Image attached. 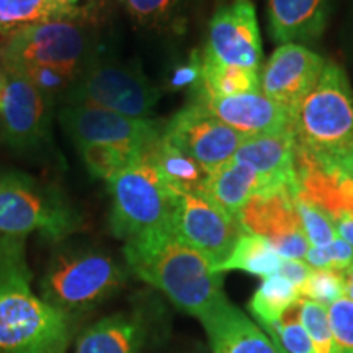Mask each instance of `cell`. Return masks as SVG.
Masks as SVG:
<instances>
[{"instance_id":"6da1fadb","label":"cell","mask_w":353,"mask_h":353,"mask_svg":"<svg viewBox=\"0 0 353 353\" xmlns=\"http://www.w3.org/2000/svg\"><path fill=\"white\" fill-rule=\"evenodd\" d=\"M25 237L0 236V353H68L74 321L34 293Z\"/></svg>"},{"instance_id":"7a4b0ae2","label":"cell","mask_w":353,"mask_h":353,"mask_svg":"<svg viewBox=\"0 0 353 353\" xmlns=\"http://www.w3.org/2000/svg\"><path fill=\"white\" fill-rule=\"evenodd\" d=\"M123 255L128 270L196 319L224 296L223 273L172 229L125 242Z\"/></svg>"},{"instance_id":"3957f363","label":"cell","mask_w":353,"mask_h":353,"mask_svg":"<svg viewBox=\"0 0 353 353\" xmlns=\"http://www.w3.org/2000/svg\"><path fill=\"white\" fill-rule=\"evenodd\" d=\"M128 280L112 255L95 247H70L57 252L41 278V298L72 321L99 307Z\"/></svg>"},{"instance_id":"277c9868","label":"cell","mask_w":353,"mask_h":353,"mask_svg":"<svg viewBox=\"0 0 353 353\" xmlns=\"http://www.w3.org/2000/svg\"><path fill=\"white\" fill-rule=\"evenodd\" d=\"M107 183L112 196L110 228L114 237L128 242L172 229L176 195L159 170L152 149Z\"/></svg>"},{"instance_id":"5b68a950","label":"cell","mask_w":353,"mask_h":353,"mask_svg":"<svg viewBox=\"0 0 353 353\" xmlns=\"http://www.w3.org/2000/svg\"><path fill=\"white\" fill-rule=\"evenodd\" d=\"M95 57H99V33L81 12L26 26L0 44L3 69L52 65L79 76Z\"/></svg>"},{"instance_id":"8992f818","label":"cell","mask_w":353,"mask_h":353,"mask_svg":"<svg viewBox=\"0 0 353 353\" xmlns=\"http://www.w3.org/2000/svg\"><path fill=\"white\" fill-rule=\"evenodd\" d=\"M82 218L61 190L21 172H0V236L38 232L59 242L81 228Z\"/></svg>"},{"instance_id":"52a82bcc","label":"cell","mask_w":353,"mask_h":353,"mask_svg":"<svg viewBox=\"0 0 353 353\" xmlns=\"http://www.w3.org/2000/svg\"><path fill=\"white\" fill-rule=\"evenodd\" d=\"M294 141L321 157L339 161L353 149V94L342 68L327 63L314 90L294 117Z\"/></svg>"},{"instance_id":"ba28073f","label":"cell","mask_w":353,"mask_h":353,"mask_svg":"<svg viewBox=\"0 0 353 353\" xmlns=\"http://www.w3.org/2000/svg\"><path fill=\"white\" fill-rule=\"evenodd\" d=\"M161 92L136 65L95 57L79 74L64 101L110 110L130 118H148Z\"/></svg>"},{"instance_id":"9c48e42d","label":"cell","mask_w":353,"mask_h":353,"mask_svg":"<svg viewBox=\"0 0 353 353\" xmlns=\"http://www.w3.org/2000/svg\"><path fill=\"white\" fill-rule=\"evenodd\" d=\"M172 231L179 239L201 252L214 270L226 262L244 234L239 221L201 192H176Z\"/></svg>"},{"instance_id":"30bf717a","label":"cell","mask_w":353,"mask_h":353,"mask_svg":"<svg viewBox=\"0 0 353 353\" xmlns=\"http://www.w3.org/2000/svg\"><path fill=\"white\" fill-rule=\"evenodd\" d=\"M0 100V139L13 151H37L50 139L51 101L23 72L3 69Z\"/></svg>"},{"instance_id":"8fae6325","label":"cell","mask_w":353,"mask_h":353,"mask_svg":"<svg viewBox=\"0 0 353 353\" xmlns=\"http://www.w3.org/2000/svg\"><path fill=\"white\" fill-rule=\"evenodd\" d=\"M59 123L68 136L79 144H113L138 151H151L165 125L149 118H130L110 110L68 105L59 113Z\"/></svg>"},{"instance_id":"7c38bea8","label":"cell","mask_w":353,"mask_h":353,"mask_svg":"<svg viewBox=\"0 0 353 353\" xmlns=\"http://www.w3.org/2000/svg\"><path fill=\"white\" fill-rule=\"evenodd\" d=\"M164 138L210 174L231 161L245 136L216 118L205 105L192 101L170 118Z\"/></svg>"},{"instance_id":"4fadbf2b","label":"cell","mask_w":353,"mask_h":353,"mask_svg":"<svg viewBox=\"0 0 353 353\" xmlns=\"http://www.w3.org/2000/svg\"><path fill=\"white\" fill-rule=\"evenodd\" d=\"M324 57L296 43L281 44L262 69V94L296 117L325 68Z\"/></svg>"},{"instance_id":"5bb4252c","label":"cell","mask_w":353,"mask_h":353,"mask_svg":"<svg viewBox=\"0 0 353 353\" xmlns=\"http://www.w3.org/2000/svg\"><path fill=\"white\" fill-rule=\"evenodd\" d=\"M298 198L325 211L332 221L353 214V176L332 159L321 157L294 141Z\"/></svg>"},{"instance_id":"9a60e30c","label":"cell","mask_w":353,"mask_h":353,"mask_svg":"<svg viewBox=\"0 0 353 353\" xmlns=\"http://www.w3.org/2000/svg\"><path fill=\"white\" fill-rule=\"evenodd\" d=\"M205 52L219 63L260 69L262 41L252 0H234L216 12Z\"/></svg>"},{"instance_id":"2e32d148","label":"cell","mask_w":353,"mask_h":353,"mask_svg":"<svg viewBox=\"0 0 353 353\" xmlns=\"http://www.w3.org/2000/svg\"><path fill=\"white\" fill-rule=\"evenodd\" d=\"M296 196L294 185H272L259 190L237 214L242 231L263 237L270 245L293 234L304 232L296 210Z\"/></svg>"},{"instance_id":"e0dca14e","label":"cell","mask_w":353,"mask_h":353,"mask_svg":"<svg viewBox=\"0 0 353 353\" xmlns=\"http://www.w3.org/2000/svg\"><path fill=\"white\" fill-rule=\"evenodd\" d=\"M213 353H276L270 335L234 306L226 294L200 319Z\"/></svg>"},{"instance_id":"ac0fdd59","label":"cell","mask_w":353,"mask_h":353,"mask_svg":"<svg viewBox=\"0 0 353 353\" xmlns=\"http://www.w3.org/2000/svg\"><path fill=\"white\" fill-rule=\"evenodd\" d=\"M193 101L205 105L216 118L245 138L294 130V118L262 92Z\"/></svg>"},{"instance_id":"d6986e66","label":"cell","mask_w":353,"mask_h":353,"mask_svg":"<svg viewBox=\"0 0 353 353\" xmlns=\"http://www.w3.org/2000/svg\"><path fill=\"white\" fill-rule=\"evenodd\" d=\"M232 161L249 167L272 185H294V130L250 136L242 141Z\"/></svg>"},{"instance_id":"ffe728a7","label":"cell","mask_w":353,"mask_h":353,"mask_svg":"<svg viewBox=\"0 0 353 353\" xmlns=\"http://www.w3.org/2000/svg\"><path fill=\"white\" fill-rule=\"evenodd\" d=\"M329 0H268V26L281 44L312 41L325 28Z\"/></svg>"},{"instance_id":"44dd1931","label":"cell","mask_w":353,"mask_h":353,"mask_svg":"<svg viewBox=\"0 0 353 353\" xmlns=\"http://www.w3.org/2000/svg\"><path fill=\"white\" fill-rule=\"evenodd\" d=\"M144 325L138 316L117 312L95 321L74 342V353H143Z\"/></svg>"},{"instance_id":"7402d4cb","label":"cell","mask_w":353,"mask_h":353,"mask_svg":"<svg viewBox=\"0 0 353 353\" xmlns=\"http://www.w3.org/2000/svg\"><path fill=\"white\" fill-rule=\"evenodd\" d=\"M265 187H272L267 179L236 161H228L211 170L203 183L201 193L237 219L247 200Z\"/></svg>"},{"instance_id":"603a6c76","label":"cell","mask_w":353,"mask_h":353,"mask_svg":"<svg viewBox=\"0 0 353 353\" xmlns=\"http://www.w3.org/2000/svg\"><path fill=\"white\" fill-rule=\"evenodd\" d=\"M201 59L203 74L200 85L195 88V100L223 99V97L260 92L257 69H245L219 63L206 52H203Z\"/></svg>"},{"instance_id":"cb8c5ba5","label":"cell","mask_w":353,"mask_h":353,"mask_svg":"<svg viewBox=\"0 0 353 353\" xmlns=\"http://www.w3.org/2000/svg\"><path fill=\"white\" fill-rule=\"evenodd\" d=\"M299 290L280 273L263 278L249 303V311L262 329H273L290 307L298 303Z\"/></svg>"},{"instance_id":"d4e9b609","label":"cell","mask_w":353,"mask_h":353,"mask_svg":"<svg viewBox=\"0 0 353 353\" xmlns=\"http://www.w3.org/2000/svg\"><path fill=\"white\" fill-rule=\"evenodd\" d=\"M152 156L172 188L176 192H201L208 170L169 143L164 136L152 148Z\"/></svg>"},{"instance_id":"484cf974","label":"cell","mask_w":353,"mask_h":353,"mask_svg":"<svg viewBox=\"0 0 353 353\" xmlns=\"http://www.w3.org/2000/svg\"><path fill=\"white\" fill-rule=\"evenodd\" d=\"M280 255L270 245V242L254 234H242L232 249L226 262L216 267V272L224 273L231 270H241L255 276H270L280 270Z\"/></svg>"},{"instance_id":"4316f807","label":"cell","mask_w":353,"mask_h":353,"mask_svg":"<svg viewBox=\"0 0 353 353\" xmlns=\"http://www.w3.org/2000/svg\"><path fill=\"white\" fill-rule=\"evenodd\" d=\"M77 12L63 10L54 0H0V33L8 37L30 25L76 15Z\"/></svg>"},{"instance_id":"83f0119b","label":"cell","mask_w":353,"mask_h":353,"mask_svg":"<svg viewBox=\"0 0 353 353\" xmlns=\"http://www.w3.org/2000/svg\"><path fill=\"white\" fill-rule=\"evenodd\" d=\"M77 149L88 172L107 182L148 152L113 144H79Z\"/></svg>"},{"instance_id":"f1b7e54d","label":"cell","mask_w":353,"mask_h":353,"mask_svg":"<svg viewBox=\"0 0 353 353\" xmlns=\"http://www.w3.org/2000/svg\"><path fill=\"white\" fill-rule=\"evenodd\" d=\"M299 317L307 330L314 353H334V332L327 307L319 303L299 298Z\"/></svg>"},{"instance_id":"f546056e","label":"cell","mask_w":353,"mask_h":353,"mask_svg":"<svg viewBox=\"0 0 353 353\" xmlns=\"http://www.w3.org/2000/svg\"><path fill=\"white\" fill-rule=\"evenodd\" d=\"M299 296L329 307L330 304L345 296L343 270H314L299 288Z\"/></svg>"},{"instance_id":"4dcf8cb0","label":"cell","mask_w":353,"mask_h":353,"mask_svg":"<svg viewBox=\"0 0 353 353\" xmlns=\"http://www.w3.org/2000/svg\"><path fill=\"white\" fill-rule=\"evenodd\" d=\"M15 70L23 72L51 103L54 100H64L77 79V74L52 65H28Z\"/></svg>"},{"instance_id":"1f68e13d","label":"cell","mask_w":353,"mask_h":353,"mask_svg":"<svg viewBox=\"0 0 353 353\" xmlns=\"http://www.w3.org/2000/svg\"><path fill=\"white\" fill-rule=\"evenodd\" d=\"M128 13L144 28H161L169 25L183 0H123Z\"/></svg>"},{"instance_id":"d6a6232c","label":"cell","mask_w":353,"mask_h":353,"mask_svg":"<svg viewBox=\"0 0 353 353\" xmlns=\"http://www.w3.org/2000/svg\"><path fill=\"white\" fill-rule=\"evenodd\" d=\"M267 334L275 335L281 347L288 353H314L307 330L299 317L298 303L290 307L273 329H263Z\"/></svg>"},{"instance_id":"836d02e7","label":"cell","mask_w":353,"mask_h":353,"mask_svg":"<svg viewBox=\"0 0 353 353\" xmlns=\"http://www.w3.org/2000/svg\"><path fill=\"white\" fill-rule=\"evenodd\" d=\"M296 210L301 219L304 236L312 247H324L337 237L334 221L330 216L311 203L299 200L296 196Z\"/></svg>"},{"instance_id":"e575fe53","label":"cell","mask_w":353,"mask_h":353,"mask_svg":"<svg viewBox=\"0 0 353 353\" xmlns=\"http://www.w3.org/2000/svg\"><path fill=\"white\" fill-rule=\"evenodd\" d=\"M334 332V353H353V303L345 296L327 307Z\"/></svg>"},{"instance_id":"d590c367","label":"cell","mask_w":353,"mask_h":353,"mask_svg":"<svg viewBox=\"0 0 353 353\" xmlns=\"http://www.w3.org/2000/svg\"><path fill=\"white\" fill-rule=\"evenodd\" d=\"M203 74V59L198 51L190 52L188 59L179 64L172 70L167 87L170 90H182V88H195L200 85Z\"/></svg>"},{"instance_id":"8d00e7d4","label":"cell","mask_w":353,"mask_h":353,"mask_svg":"<svg viewBox=\"0 0 353 353\" xmlns=\"http://www.w3.org/2000/svg\"><path fill=\"white\" fill-rule=\"evenodd\" d=\"M324 249L332 270H347L353 265V247L342 237L337 236L330 244L324 245Z\"/></svg>"},{"instance_id":"74e56055","label":"cell","mask_w":353,"mask_h":353,"mask_svg":"<svg viewBox=\"0 0 353 353\" xmlns=\"http://www.w3.org/2000/svg\"><path fill=\"white\" fill-rule=\"evenodd\" d=\"M312 268L309 267L306 262L303 260H296V259H283L280 265V273L281 276H285L286 280L291 281L296 288L299 290L304 285V281L307 280V276L311 275Z\"/></svg>"},{"instance_id":"f35d334b","label":"cell","mask_w":353,"mask_h":353,"mask_svg":"<svg viewBox=\"0 0 353 353\" xmlns=\"http://www.w3.org/2000/svg\"><path fill=\"white\" fill-rule=\"evenodd\" d=\"M337 236L353 247V214H345L334 221Z\"/></svg>"},{"instance_id":"ab89813d","label":"cell","mask_w":353,"mask_h":353,"mask_svg":"<svg viewBox=\"0 0 353 353\" xmlns=\"http://www.w3.org/2000/svg\"><path fill=\"white\" fill-rule=\"evenodd\" d=\"M343 280H345V298L353 303V265L343 270Z\"/></svg>"},{"instance_id":"60d3db41","label":"cell","mask_w":353,"mask_h":353,"mask_svg":"<svg viewBox=\"0 0 353 353\" xmlns=\"http://www.w3.org/2000/svg\"><path fill=\"white\" fill-rule=\"evenodd\" d=\"M335 162H337V164L341 165L343 170L348 172V174L353 176V149L350 152H347L345 156H342L341 159H339V161H335Z\"/></svg>"},{"instance_id":"b9f144b4","label":"cell","mask_w":353,"mask_h":353,"mask_svg":"<svg viewBox=\"0 0 353 353\" xmlns=\"http://www.w3.org/2000/svg\"><path fill=\"white\" fill-rule=\"evenodd\" d=\"M268 335H270V339H272L273 345H275V348H276V353H288V352H286V350H285V348H283V347H281V343H280V342H278V339L275 337V335H272V334H268Z\"/></svg>"},{"instance_id":"7bdbcfd3","label":"cell","mask_w":353,"mask_h":353,"mask_svg":"<svg viewBox=\"0 0 353 353\" xmlns=\"http://www.w3.org/2000/svg\"><path fill=\"white\" fill-rule=\"evenodd\" d=\"M3 87H6V77H3V70H0V100L3 95Z\"/></svg>"}]
</instances>
